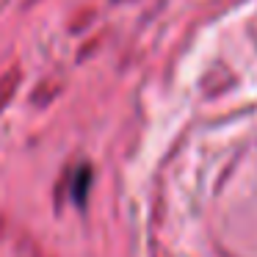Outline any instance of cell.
I'll use <instances>...</instances> for the list:
<instances>
[{
	"instance_id": "cell-1",
	"label": "cell",
	"mask_w": 257,
	"mask_h": 257,
	"mask_svg": "<svg viewBox=\"0 0 257 257\" xmlns=\"http://www.w3.org/2000/svg\"><path fill=\"white\" fill-rule=\"evenodd\" d=\"M86 177H89V172H86V169H80V174H78V188H75V199H78V202H83V188H86Z\"/></svg>"
}]
</instances>
